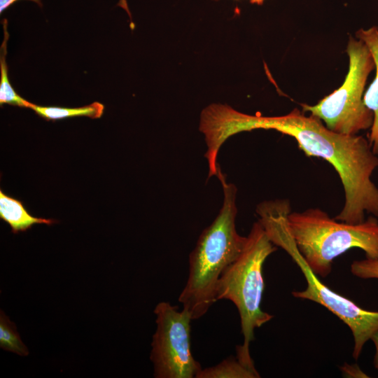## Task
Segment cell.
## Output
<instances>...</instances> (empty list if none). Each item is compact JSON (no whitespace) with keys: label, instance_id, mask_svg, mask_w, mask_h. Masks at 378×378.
Segmentation results:
<instances>
[{"label":"cell","instance_id":"1","mask_svg":"<svg viewBox=\"0 0 378 378\" xmlns=\"http://www.w3.org/2000/svg\"><path fill=\"white\" fill-rule=\"evenodd\" d=\"M248 127L292 136L307 156L322 158L333 167L344 192V206L335 219L356 224L365 220V213L378 218V188L371 179L378 156L368 139L332 131L318 118L297 108L279 116L249 115Z\"/></svg>","mask_w":378,"mask_h":378},{"label":"cell","instance_id":"2","mask_svg":"<svg viewBox=\"0 0 378 378\" xmlns=\"http://www.w3.org/2000/svg\"><path fill=\"white\" fill-rule=\"evenodd\" d=\"M223 190V202L214 221L200 235L189 256L188 277L178 301L192 320L204 316L216 302L217 283L225 270L241 253L246 237L236 229L237 189L227 183L220 167L217 173Z\"/></svg>","mask_w":378,"mask_h":378},{"label":"cell","instance_id":"3","mask_svg":"<svg viewBox=\"0 0 378 378\" xmlns=\"http://www.w3.org/2000/svg\"><path fill=\"white\" fill-rule=\"evenodd\" d=\"M291 211L288 200H266L255 212L270 241L284 249L303 273L307 287L292 292L293 297L318 303L337 316L350 328L354 337L353 357L357 360L365 343L378 330V312L366 310L349 298L331 290L312 270L300 253L290 234L287 216Z\"/></svg>","mask_w":378,"mask_h":378},{"label":"cell","instance_id":"4","mask_svg":"<svg viewBox=\"0 0 378 378\" xmlns=\"http://www.w3.org/2000/svg\"><path fill=\"white\" fill-rule=\"evenodd\" d=\"M287 220L300 253L318 276H328L333 260L353 248L363 250L368 258L378 259V218L374 216L351 224L309 208L291 211Z\"/></svg>","mask_w":378,"mask_h":378},{"label":"cell","instance_id":"5","mask_svg":"<svg viewBox=\"0 0 378 378\" xmlns=\"http://www.w3.org/2000/svg\"><path fill=\"white\" fill-rule=\"evenodd\" d=\"M276 250L260 223L255 222L241 253L225 270L216 285V301L229 300L238 310L244 342L237 346L236 356L249 366H254L249 350L254 330L274 317L262 311L261 302L265 288L263 265Z\"/></svg>","mask_w":378,"mask_h":378},{"label":"cell","instance_id":"6","mask_svg":"<svg viewBox=\"0 0 378 378\" xmlns=\"http://www.w3.org/2000/svg\"><path fill=\"white\" fill-rule=\"evenodd\" d=\"M349 70L342 85L314 105L302 104V110L325 123L332 131L356 135L370 129L373 113L363 102L365 84L374 69L372 55L360 40L350 37L346 46Z\"/></svg>","mask_w":378,"mask_h":378},{"label":"cell","instance_id":"7","mask_svg":"<svg viewBox=\"0 0 378 378\" xmlns=\"http://www.w3.org/2000/svg\"><path fill=\"white\" fill-rule=\"evenodd\" d=\"M157 329L153 336L150 360L156 378H196L202 369L190 350V321L185 309L179 312L168 302L154 309Z\"/></svg>","mask_w":378,"mask_h":378},{"label":"cell","instance_id":"8","mask_svg":"<svg viewBox=\"0 0 378 378\" xmlns=\"http://www.w3.org/2000/svg\"><path fill=\"white\" fill-rule=\"evenodd\" d=\"M356 36L367 46L375 64V76L364 93L363 102L373 113V122L368 139L373 152L378 155V27L361 28L356 31Z\"/></svg>","mask_w":378,"mask_h":378},{"label":"cell","instance_id":"9","mask_svg":"<svg viewBox=\"0 0 378 378\" xmlns=\"http://www.w3.org/2000/svg\"><path fill=\"white\" fill-rule=\"evenodd\" d=\"M0 218L11 227L13 233L24 232L34 224L52 225L54 220L30 215L22 202L0 190Z\"/></svg>","mask_w":378,"mask_h":378},{"label":"cell","instance_id":"10","mask_svg":"<svg viewBox=\"0 0 378 378\" xmlns=\"http://www.w3.org/2000/svg\"><path fill=\"white\" fill-rule=\"evenodd\" d=\"M260 377L255 367L245 364L236 356L225 358L214 366L202 369L196 378H258Z\"/></svg>","mask_w":378,"mask_h":378},{"label":"cell","instance_id":"11","mask_svg":"<svg viewBox=\"0 0 378 378\" xmlns=\"http://www.w3.org/2000/svg\"><path fill=\"white\" fill-rule=\"evenodd\" d=\"M29 108L34 111L38 115L46 120H57L79 116L95 119L99 118L102 115L104 106L97 102L78 108L41 106L31 103Z\"/></svg>","mask_w":378,"mask_h":378},{"label":"cell","instance_id":"12","mask_svg":"<svg viewBox=\"0 0 378 378\" xmlns=\"http://www.w3.org/2000/svg\"><path fill=\"white\" fill-rule=\"evenodd\" d=\"M4 37L0 50V104H7L24 108H30L31 103L20 97L11 85L8 78V66L6 63L7 42L9 34L7 31V20H4Z\"/></svg>","mask_w":378,"mask_h":378},{"label":"cell","instance_id":"13","mask_svg":"<svg viewBox=\"0 0 378 378\" xmlns=\"http://www.w3.org/2000/svg\"><path fill=\"white\" fill-rule=\"evenodd\" d=\"M0 347L22 356L29 354V351L21 340L15 323L10 321L2 310L0 314Z\"/></svg>","mask_w":378,"mask_h":378},{"label":"cell","instance_id":"14","mask_svg":"<svg viewBox=\"0 0 378 378\" xmlns=\"http://www.w3.org/2000/svg\"><path fill=\"white\" fill-rule=\"evenodd\" d=\"M351 272L355 276L363 279H378V259L365 258L355 260L351 264Z\"/></svg>","mask_w":378,"mask_h":378},{"label":"cell","instance_id":"15","mask_svg":"<svg viewBox=\"0 0 378 378\" xmlns=\"http://www.w3.org/2000/svg\"><path fill=\"white\" fill-rule=\"evenodd\" d=\"M342 371L346 374L351 375V377H366L365 374L360 370L357 365H345L342 368Z\"/></svg>","mask_w":378,"mask_h":378},{"label":"cell","instance_id":"16","mask_svg":"<svg viewBox=\"0 0 378 378\" xmlns=\"http://www.w3.org/2000/svg\"><path fill=\"white\" fill-rule=\"evenodd\" d=\"M18 0H0V13H2L6 8H8L10 5L14 4ZM32 1L40 6H42V4L40 0H29Z\"/></svg>","mask_w":378,"mask_h":378},{"label":"cell","instance_id":"17","mask_svg":"<svg viewBox=\"0 0 378 378\" xmlns=\"http://www.w3.org/2000/svg\"><path fill=\"white\" fill-rule=\"evenodd\" d=\"M370 340L373 342L375 346L374 366L378 370V330L372 336Z\"/></svg>","mask_w":378,"mask_h":378},{"label":"cell","instance_id":"18","mask_svg":"<svg viewBox=\"0 0 378 378\" xmlns=\"http://www.w3.org/2000/svg\"><path fill=\"white\" fill-rule=\"evenodd\" d=\"M251 4L262 5L265 0H249Z\"/></svg>","mask_w":378,"mask_h":378},{"label":"cell","instance_id":"19","mask_svg":"<svg viewBox=\"0 0 378 378\" xmlns=\"http://www.w3.org/2000/svg\"><path fill=\"white\" fill-rule=\"evenodd\" d=\"M214 1H218V0H214Z\"/></svg>","mask_w":378,"mask_h":378}]
</instances>
